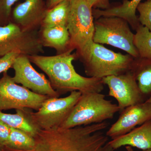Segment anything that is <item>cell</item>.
Listing matches in <instances>:
<instances>
[{"label": "cell", "mask_w": 151, "mask_h": 151, "mask_svg": "<svg viewBox=\"0 0 151 151\" xmlns=\"http://www.w3.org/2000/svg\"><path fill=\"white\" fill-rule=\"evenodd\" d=\"M107 122L70 129L40 130L31 150H21L5 147L1 151H114L103 131Z\"/></svg>", "instance_id": "6da1fadb"}, {"label": "cell", "mask_w": 151, "mask_h": 151, "mask_svg": "<svg viewBox=\"0 0 151 151\" xmlns=\"http://www.w3.org/2000/svg\"><path fill=\"white\" fill-rule=\"evenodd\" d=\"M69 50L53 56H28L31 62L42 70L48 77L52 87L60 95L78 91L81 94L101 93L104 89L102 78L86 77L76 71L72 62L76 55Z\"/></svg>", "instance_id": "7a4b0ae2"}, {"label": "cell", "mask_w": 151, "mask_h": 151, "mask_svg": "<svg viewBox=\"0 0 151 151\" xmlns=\"http://www.w3.org/2000/svg\"><path fill=\"white\" fill-rule=\"evenodd\" d=\"M66 27L70 38V47L76 49L82 62L90 56L94 44V17L86 0H70Z\"/></svg>", "instance_id": "3957f363"}, {"label": "cell", "mask_w": 151, "mask_h": 151, "mask_svg": "<svg viewBox=\"0 0 151 151\" xmlns=\"http://www.w3.org/2000/svg\"><path fill=\"white\" fill-rule=\"evenodd\" d=\"M119 111L118 105L106 100L104 94L97 92L83 93L60 129H70L106 122L113 119Z\"/></svg>", "instance_id": "277c9868"}, {"label": "cell", "mask_w": 151, "mask_h": 151, "mask_svg": "<svg viewBox=\"0 0 151 151\" xmlns=\"http://www.w3.org/2000/svg\"><path fill=\"white\" fill-rule=\"evenodd\" d=\"M81 94V92L73 91L66 97H49L37 112H32L30 109L23 110L31 124L38 130L59 129L70 115Z\"/></svg>", "instance_id": "5b68a950"}, {"label": "cell", "mask_w": 151, "mask_h": 151, "mask_svg": "<svg viewBox=\"0 0 151 151\" xmlns=\"http://www.w3.org/2000/svg\"><path fill=\"white\" fill-rule=\"evenodd\" d=\"M94 43L105 44L126 51L134 58L139 57L134 44V34L129 23L116 17H101L94 22Z\"/></svg>", "instance_id": "8992f818"}, {"label": "cell", "mask_w": 151, "mask_h": 151, "mask_svg": "<svg viewBox=\"0 0 151 151\" xmlns=\"http://www.w3.org/2000/svg\"><path fill=\"white\" fill-rule=\"evenodd\" d=\"M134 59L129 54L117 53L94 42L89 58L83 63L87 76L103 78L129 71Z\"/></svg>", "instance_id": "52a82bcc"}, {"label": "cell", "mask_w": 151, "mask_h": 151, "mask_svg": "<svg viewBox=\"0 0 151 151\" xmlns=\"http://www.w3.org/2000/svg\"><path fill=\"white\" fill-rule=\"evenodd\" d=\"M43 48L39 30L24 31L11 21L0 26V57L14 51L27 56L39 55Z\"/></svg>", "instance_id": "ba28073f"}, {"label": "cell", "mask_w": 151, "mask_h": 151, "mask_svg": "<svg viewBox=\"0 0 151 151\" xmlns=\"http://www.w3.org/2000/svg\"><path fill=\"white\" fill-rule=\"evenodd\" d=\"M49 97L20 86L7 72L0 79V111L9 109H33L37 111Z\"/></svg>", "instance_id": "9c48e42d"}, {"label": "cell", "mask_w": 151, "mask_h": 151, "mask_svg": "<svg viewBox=\"0 0 151 151\" xmlns=\"http://www.w3.org/2000/svg\"><path fill=\"white\" fill-rule=\"evenodd\" d=\"M103 84L109 88L108 95L118 102L121 113L125 108L145 102V96L141 92L137 82L131 71L102 78Z\"/></svg>", "instance_id": "30bf717a"}, {"label": "cell", "mask_w": 151, "mask_h": 151, "mask_svg": "<svg viewBox=\"0 0 151 151\" xmlns=\"http://www.w3.org/2000/svg\"><path fill=\"white\" fill-rule=\"evenodd\" d=\"M15 74L12 77L17 84L41 95L50 97H59L60 95L52 87L50 82L43 73L37 72L33 67L27 55L21 54L12 67Z\"/></svg>", "instance_id": "8fae6325"}, {"label": "cell", "mask_w": 151, "mask_h": 151, "mask_svg": "<svg viewBox=\"0 0 151 151\" xmlns=\"http://www.w3.org/2000/svg\"><path fill=\"white\" fill-rule=\"evenodd\" d=\"M119 119L111 126L106 133L112 139L130 132L137 126L151 120V103H143L125 108Z\"/></svg>", "instance_id": "7c38bea8"}, {"label": "cell", "mask_w": 151, "mask_h": 151, "mask_svg": "<svg viewBox=\"0 0 151 151\" xmlns=\"http://www.w3.org/2000/svg\"><path fill=\"white\" fill-rule=\"evenodd\" d=\"M47 9L43 0H25L14 8L12 22L24 31L38 30Z\"/></svg>", "instance_id": "4fadbf2b"}, {"label": "cell", "mask_w": 151, "mask_h": 151, "mask_svg": "<svg viewBox=\"0 0 151 151\" xmlns=\"http://www.w3.org/2000/svg\"><path fill=\"white\" fill-rule=\"evenodd\" d=\"M108 144L114 150L127 146L145 151L151 150V120L127 134L109 141Z\"/></svg>", "instance_id": "5bb4252c"}, {"label": "cell", "mask_w": 151, "mask_h": 151, "mask_svg": "<svg viewBox=\"0 0 151 151\" xmlns=\"http://www.w3.org/2000/svg\"><path fill=\"white\" fill-rule=\"evenodd\" d=\"M39 34L43 47L54 48L57 55L73 50L70 47V35L66 26L40 27Z\"/></svg>", "instance_id": "9a60e30c"}, {"label": "cell", "mask_w": 151, "mask_h": 151, "mask_svg": "<svg viewBox=\"0 0 151 151\" xmlns=\"http://www.w3.org/2000/svg\"><path fill=\"white\" fill-rule=\"evenodd\" d=\"M142 0H124L121 5L105 10H92L94 17L98 19L101 17H116L126 20L133 29H136L140 25L136 11Z\"/></svg>", "instance_id": "2e32d148"}, {"label": "cell", "mask_w": 151, "mask_h": 151, "mask_svg": "<svg viewBox=\"0 0 151 151\" xmlns=\"http://www.w3.org/2000/svg\"><path fill=\"white\" fill-rule=\"evenodd\" d=\"M130 71L145 97L151 94V58H134Z\"/></svg>", "instance_id": "e0dca14e"}, {"label": "cell", "mask_w": 151, "mask_h": 151, "mask_svg": "<svg viewBox=\"0 0 151 151\" xmlns=\"http://www.w3.org/2000/svg\"><path fill=\"white\" fill-rule=\"evenodd\" d=\"M70 4V0H65L52 8L47 9L40 27L60 25L66 26Z\"/></svg>", "instance_id": "ac0fdd59"}, {"label": "cell", "mask_w": 151, "mask_h": 151, "mask_svg": "<svg viewBox=\"0 0 151 151\" xmlns=\"http://www.w3.org/2000/svg\"><path fill=\"white\" fill-rule=\"evenodd\" d=\"M15 114H8L0 111V121L11 128L25 132L34 137L39 130L31 124L23 110H16Z\"/></svg>", "instance_id": "d6986e66"}, {"label": "cell", "mask_w": 151, "mask_h": 151, "mask_svg": "<svg viewBox=\"0 0 151 151\" xmlns=\"http://www.w3.org/2000/svg\"><path fill=\"white\" fill-rule=\"evenodd\" d=\"M35 145V140L33 137L22 130L11 128L10 134L5 147L14 150H27L32 149Z\"/></svg>", "instance_id": "ffe728a7"}, {"label": "cell", "mask_w": 151, "mask_h": 151, "mask_svg": "<svg viewBox=\"0 0 151 151\" xmlns=\"http://www.w3.org/2000/svg\"><path fill=\"white\" fill-rule=\"evenodd\" d=\"M136 31L134 44L137 50L139 57L151 58V32L141 24Z\"/></svg>", "instance_id": "44dd1931"}, {"label": "cell", "mask_w": 151, "mask_h": 151, "mask_svg": "<svg viewBox=\"0 0 151 151\" xmlns=\"http://www.w3.org/2000/svg\"><path fill=\"white\" fill-rule=\"evenodd\" d=\"M137 10L139 14L138 19L140 23L151 32V0L140 3Z\"/></svg>", "instance_id": "7402d4cb"}, {"label": "cell", "mask_w": 151, "mask_h": 151, "mask_svg": "<svg viewBox=\"0 0 151 151\" xmlns=\"http://www.w3.org/2000/svg\"><path fill=\"white\" fill-rule=\"evenodd\" d=\"M18 0H0V26L5 25L10 21L12 7Z\"/></svg>", "instance_id": "603a6c76"}, {"label": "cell", "mask_w": 151, "mask_h": 151, "mask_svg": "<svg viewBox=\"0 0 151 151\" xmlns=\"http://www.w3.org/2000/svg\"><path fill=\"white\" fill-rule=\"evenodd\" d=\"M21 54L19 51H14L0 57V74L7 72L8 70L12 67L17 58Z\"/></svg>", "instance_id": "cb8c5ba5"}, {"label": "cell", "mask_w": 151, "mask_h": 151, "mask_svg": "<svg viewBox=\"0 0 151 151\" xmlns=\"http://www.w3.org/2000/svg\"><path fill=\"white\" fill-rule=\"evenodd\" d=\"M10 132V127L0 121V151L6 147Z\"/></svg>", "instance_id": "d4e9b609"}, {"label": "cell", "mask_w": 151, "mask_h": 151, "mask_svg": "<svg viewBox=\"0 0 151 151\" xmlns=\"http://www.w3.org/2000/svg\"><path fill=\"white\" fill-rule=\"evenodd\" d=\"M86 1L92 8L105 10L111 7L109 0H86Z\"/></svg>", "instance_id": "484cf974"}, {"label": "cell", "mask_w": 151, "mask_h": 151, "mask_svg": "<svg viewBox=\"0 0 151 151\" xmlns=\"http://www.w3.org/2000/svg\"><path fill=\"white\" fill-rule=\"evenodd\" d=\"M65 0H47L46 7L47 9H50L56 5L58 3L61 2Z\"/></svg>", "instance_id": "4316f807"}, {"label": "cell", "mask_w": 151, "mask_h": 151, "mask_svg": "<svg viewBox=\"0 0 151 151\" xmlns=\"http://www.w3.org/2000/svg\"><path fill=\"white\" fill-rule=\"evenodd\" d=\"M126 149L127 151H134V150H133L132 147H131V146H126ZM145 151H151V150H147Z\"/></svg>", "instance_id": "83f0119b"}, {"label": "cell", "mask_w": 151, "mask_h": 151, "mask_svg": "<svg viewBox=\"0 0 151 151\" xmlns=\"http://www.w3.org/2000/svg\"><path fill=\"white\" fill-rule=\"evenodd\" d=\"M146 101H147V102H149V103H151V94L148 99L146 100Z\"/></svg>", "instance_id": "f1b7e54d"}]
</instances>
